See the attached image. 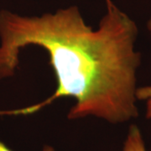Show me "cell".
<instances>
[{
  "label": "cell",
  "mask_w": 151,
  "mask_h": 151,
  "mask_svg": "<svg viewBox=\"0 0 151 151\" xmlns=\"http://www.w3.org/2000/svg\"><path fill=\"white\" fill-rule=\"evenodd\" d=\"M106 3L107 13L96 30L75 6L42 16L0 11V80L14 76L20 50L29 45L48 52L57 80L55 92L44 102L4 113L30 114L55 99L73 97L69 119L92 115L120 124L138 116V28L112 0Z\"/></svg>",
  "instance_id": "cell-1"
},
{
  "label": "cell",
  "mask_w": 151,
  "mask_h": 151,
  "mask_svg": "<svg viewBox=\"0 0 151 151\" xmlns=\"http://www.w3.org/2000/svg\"><path fill=\"white\" fill-rule=\"evenodd\" d=\"M122 151H147L140 129L136 125H131L124 141Z\"/></svg>",
  "instance_id": "cell-2"
},
{
  "label": "cell",
  "mask_w": 151,
  "mask_h": 151,
  "mask_svg": "<svg viewBox=\"0 0 151 151\" xmlns=\"http://www.w3.org/2000/svg\"><path fill=\"white\" fill-rule=\"evenodd\" d=\"M137 100L146 103V118L151 119V86H141L136 91Z\"/></svg>",
  "instance_id": "cell-3"
},
{
  "label": "cell",
  "mask_w": 151,
  "mask_h": 151,
  "mask_svg": "<svg viewBox=\"0 0 151 151\" xmlns=\"http://www.w3.org/2000/svg\"><path fill=\"white\" fill-rule=\"evenodd\" d=\"M0 151H12L10 149H9L7 146L3 143V142H1L0 141ZM43 151H55L51 147V146H49V145H45L43 148Z\"/></svg>",
  "instance_id": "cell-4"
},
{
  "label": "cell",
  "mask_w": 151,
  "mask_h": 151,
  "mask_svg": "<svg viewBox=\"0 0 151 151\" xmlns=\"http://www.w3.org/2000/svg\"><path fill=\"white\" fill-rule=\"evenodd\" d=\"M148 29H149V31H150L151 35V18L149 20V22H148Z\"/></svg>",
  "instance_id": "cell-5"
}]
</instances>
